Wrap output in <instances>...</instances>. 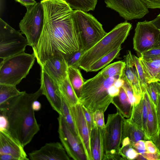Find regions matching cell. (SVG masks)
Instances as JSON below:
<instances>
[{
  "label": "cell",
  "instance_id": "obj_44",
  "mask_svg": "<svg viewBox=\"0 0 160 160\" xmlns=\"http://www.w3.org/2000/svg\"><path fill=\"white\" fill-rule=\"evenodd\" d=\"M151 140L160 152V127L156 133L152 137Z\"/></svg>",
  "mask_w": 160,
  "mask_h": 160
},
{
  "label": "cell",
  "instance_id": "obj_24",
  "mask_svg": "<svg viewBox=\"0 0 160 160\" xmlns=\"http://www.w3.org/2000/svg\"><path fill=\"white\" fill-rule=\"evenodd\" d=\"M61 97L70 106L75 105L80 103L78 97L76 94L67 77L58 84Z\"/></svg>",
  "mask_w": 160,
  "mask_h": 160
},
{
  "label": "cell",
  "instance_id": "obj_54",
  "mask_svg": "<svg viewBox=\"0 0 160 160\" xmlns=\"http://www.w3.org/2000/svg\"></svg>",
  "mask_w": 160,
  "mask_h": 160
},
{
  "label": "cell",
  "instance_id": "obj_37",
  "mask_svg": "<svg viewBox=\"0 0 160 160\" xmlns=\"http://www.w3.org/2000/svg\"><path fill=\"white\" fill-rule=\"evenodd\" d=\"M93 120L95 126L104 128L105 123L104 112L100 110H97L93 113Z\"/></svg>",
  "mask_w": 160,
  "mask_h": 160
},
{
  "label": "cell",
  "instance_id": "obj_45",
  "mask_svg": "<svg viewBox=\"0 0 160 160\" xmlns=\"http://www.w3.org/2000/svg\"><path fill=\"white\" fill-rule=\"evenodd\" d=\"M21 3L26 8L35 4L37 2L35 0H14Z\"/></svg>",
  "mask_w": 160,
  "mask_h": 160
},
{
  "label": "cell",
  "instance_id": "obj_6",
  "mask_svg": "<svg viewBox=\"0 0 160 160\" xmlns=\"http://www.w3.org/2000/svg\"><path fill=\"white\" fill-rule=\"evenodd\" d=\"M36 59L33 53L25 52L2 59L0 63V84L16 86L28 74Z\"/></svg>",
  "mask_w": 160,
  "mask_h": 160
},
{
  "label": "cell",
  "instance_id": "obj_43",
  "mask_svg": "<svg viewBox=\"0 0 160 160\" xmlns=\"http://www.w3.org/2000/svg\"><path fill=\"white\" fill-rule=\"evenodd\" d=\"M8 122L7 117L0 114V131L8 130Z\"/></svg>",
  "mask_w": 160,
  "mask_h": 160
},
{
  "label": "cell",
  "instance_id": "obj_1",
  "mask_svg": "<svg viewBox=\"0 0 160 160\" xmlns=\"http://www.w3.org/2000/svg\"><path fill=\"white\" fill-rule=\"evenodd\" d=\"M42 30L33 53L40 66L57 53L64 56L80 49L72 9L63 0H42Z\"/></svg>",
  "mask_w": 160,
  "mask_h": 160
},
{
  "label": "cell",
  "instance_id": "obj_21",
  "mask_svg": "<svg viewBox=\"0 0 160 160\" xmlns=\"http://www.w3.org/2000/svg\"><path fill=\"white\" fill-rule=\"evenodd\" d=\"M147 108L145 99L142 94L139 103L133 106L131 115L129 119L132 122L144 131L148 136L147 127Z\"/></svg>",
  "mask_w": 160,
  "mask_h": 160
},
{
  "label": "cell",
  "instance_id": "obj_18",
  "mask_svg": "<svg viewBox=\"0 0 160 160\" xmlns=\"http://www.w3.org/2000/svg\"><path fill=\"white\" fill-rule=\"evenodd\" d=\"M24 147L8 130L0 131V154H10L18 160H29Z\"/></svg>",
  "mask_w": 160,
  "mask_h": 160
},
{
  "label": "cell",
  "instance_id": "obj_12",
  "mask_svg": "<svg viewBox=\"0 0 160 160\" xmlns=\"http://www.w3.org/2000/svg\"><path fill=\"white\" fill-rule=\"evenodd\" d=\"M106 6L126 21L140 19L149 11L140 0H104Z\"/></svg>",
  "mask_w": 160,
  "mask_h": 160
},
{
  "label": "cell",
  "instance_id": "obj_13",
  "mask_svg": "<svg viewBox=\"0 0 160 160\" xmlns=\"http://www.w3.org/2000/svg\"><path fill=\"white\" fill-rule=\"evenodd\" d=\"M77 137L84 151L87 160H93L90 145V132L80 103L70 106Z\"/></svg>",
  "mask_w": 160,
  "mask_h": 160
},
{
  "label": "cell",
  "instance_id": "obj_10",
  "mask_svg": "<svg viewBox=\"0 0 160 160\" xmlns=\"http://www.w3.org/2000/svg\"><path fill=\"white\" fill-rule=\"evenodd\" d=\"M160 30L151 21L137 23L133 38V48L140 56L155 47Z\"/></svg>",
  "mask_w": 160,
  "mask_h": 160
},
{
  "label": "cell",
  "instance_id": "obj_2",
  "mask_svg": "<svg viewBox=\"0 0 160 160\" xmlns=\"http://www.w3.org/2000/svg\"><path fill=\"white\" fill-rule=\"evenodd\" d=\"M42 95L40 88L33 93L22 91L0 105V114L5 115L8 121V131L24 147L40 130L32 104Z\"/></svg>",
  "mask_w": 160,
  "mask_h": 160
},
{
  "label": "cell",
  "instance_id": "obj_39",
  "mask_svg": "<svg viewBox=\"0 0 160 160\" xmlns=\"http://www.w3.org/2000/svg\"><path fill=\"white\" fill-rule=\"evenodd\" d=\"M122 87L125 91L128 98L132 106H133L134 105L137 104L136 98L130 86L125 81V82Z\"/></svg>",
  "mask_w": 160,
  "mask_h": 160
},
{
  "label": "cell",
  "instance_id": "obj_29",
  "mask_svg": "<svg viewBox=\"0 0 160 160\" xmlns=\"http://www.w3.org/2000/svg\"><path fill=\"white\" fill-rule=\"evenodd\" d=\"M73 10L87 12L93 11L97 4V0H64Z\"/></svg>",
  "mask_w": 160,
  "mask_h": 160
},
{
  "label": "cell",
  "instance_id": "obj_3",
  "mask_svg": "<svg viewBox=\"0 0 160 160\" xmlns=\"http://www.w3.org/2000/svg\"><path fill=\"white\" fill-rule=\"evenodd\" d=\"M120 78L106 77L100 72L84 82L79 97L80 103L92 112L100 110L104 113L114 98L109 94V88Z\"/></svg>",
  "mask_w": 160,
  "mask_h": 160
},
{
  "label": "cell",
  "instance_id": "obj_34",
  "mask_svg": "<svg viewBox=\"0 0 160 160\" xmlns=\"http://www.w3.org/2000/svg\"><path fill=\"white\" fill-rule=\"evenodd\" d=\"M85 52L81 49L72 54L64 56L68 66L78 68L79 61Z\"/></svg>",
  "mask_w": 160,
  "mask_h": 160
},
{
  "label": "cell",
  "instance_id": "obj_47",
  "mask_svg": "<svg viewBox=\"0 0 160 160\" xmlns=\"http://www.w3.org/2000/svg\"><path fill=\"white\" fill-rule=\"evenodd\" d=\"M156 109L158 117L159 127V128L160 127V88L159 92L158 98L156 105Z\"/></svg>",
  "mask_w": 160,
  "mask_h": 160
},
{
  "label": "cell",
  "instance_id": "obj_35",
  "mask_svg": "<svg viewBox=\"0 0 160 160\" xmlns=\"http://www.w3.org/2000/svg\"><path fill=\"white\" fill-rule=\"evenodd\" d=\"M160 88V85L157 82H152L148 83L145 88L148 93L156 107Z\"/></svg>",
  "mask_w": 160,
  "mask_h": 160
},
{
  "label": "cell",
  "instance_id": "obj_41",
  "mask_svg": "<svg viewBox=\"0 0 160 160\" xmlns=\"http://www.w3.org/2000/svg\"><path fill=\"white\" fill-rule=\"evenodd\" d=\"M148 9H160V0H140Z\"/></svg>",
  "mask_w": 160,
  "mask_h": 160
},
{
  "label": "cell",
  "instance_id": "obj_33",
  "mask_svg": "<svg viewBox=\"0 0 160 160\" xmlns=\"http://www.w3.org/2000/svg\"><path fill=\"white\" fill-rule=\"evenodd\" d=\"M133 58L139 80L142 92H143L145 90L146 87L148 82L146 78L143 69L140 62L139 58L134 55H133Z\"/></svg>",
  "mask_w": 160,
  "mask_h": 160
},
{
  "label": "cell",
  "instance_id": "obj_22",
  "mask_svg": "<svg viewBox=\"0 0 160 160\" xmlns=\"http://www.w3.org/2000/svg\"><path fill=\"white\" fill-rule=\"evenodd\" d=\"M125 137L128 138L131 143L141 140H151L144 131L132 122L129 118H124L122 138Z\"/></svg>",
  "mask_w": 160,
  "mask_h": 160
},
{
  "label": "cell",
  "instance_id": "obj_42",
  "mask_svg": "<svg viewBox=\"0 0 160 160\" xmlns=\"http://www.w3.org/2000/svg\"><path fill=\"white\" fill-rule=\"evenodd\" d=\"M145 148L147 152L151 154H155L159 151L157 148L151 140H147L145 142Z\"/></svg>",
  "mask_w": 160,
  "mask_h": 160
},
{
  "label": "cell",
  "instance_id": "obj_23",
  "mask_svg": "<svg viewBox=\"0 0 160 160\" xmlns=\"http://www.w3.org/2000/svg\"><path fill=\"white\" fill-rule=\"evenodd\" d=\"M113 104L119 112L125 118H130L133 106L125 90L122 87L118 95L113 98Z\"/></svg>",
  "mask_w": 160,
  "mask_h": 160
},
{
  "label": "cell",
  "instance_id": "obj_28",
  "mask_svg": "<svg viewBox=\"0 0 160 160\" xmlns=\"http://www.w3.org/2000/svg\"><path fill=\"white\" fill-rule=\"evenodd\" d=\"M125 65L124 61H118L107 66L100 72L106 77L122 78Z\"/></svg>",
  "mask_w": 160,
  "mask_h": 160
},
{
  "label": "cell",
  "instance_id": "obj_4",
  "mask_svg": "<svg viewBox=\"0 0 160 160\" xmlns=\"http://www.w3.org/2000/svg\"><path fill=\"white\" fill-rule=\"evenodd\" d=\"M132 24L125 21L116 25L94 46L85 51L79 61V67L89 71L91 66L104 55L121 45L126 39Z\"/></svg>",
  "mask_w": 160,
  "mask_h": 160
},
{
  "label": "cell",
  "instance_id": "obj_9",
  "mask_svg": "<svg viewBox=\"0 0 160 160\" xmlns=\"http://www.w3.org/2000/svg\"><path fill=\"white\" fill-rule=\"evenodd\" d=\"M0 19V58L2 59L24 52L29 45L26 37Z\"/></svg>",
  "mask_w": 160,
  "mask_h": 160
},
{
  "label": "cell",
  "instance_id": "obj_48",
  "mask_svg": "<svg viewBox=\"0 0 160 160\" xmlns=\"http://www.w3.org/2000/svg\"><path fill=\"white\" fill-rule=\"evenodd\" d=\"M125 81L122 78L117 79L115 81L114 85L117 88H120L123 86Z\"/></svg>",
  "mask_w": 160,
  "mask_h": 160
},
{
  "label": "cell",
  "instance_id": "obj_52",
  "mask_svg": "<svg viewBox=\"0 0 160 160\" xmlns=\"http://www.w3.org/2000/svg\"><path fill=\"white\" fill-rule=\"evenodd\" d=\"M153 82H160V72H159L157 77L156 78Z\"/></svg>",
  "mask_w": 160,
  "mask_h": 160
},
{
  "label": "cell",
  "instance_id": "obj_53",
  "mask_svg": "<svg viewBox=\"0 0 160 160\" xmlns=\"http://www.w3.org/2000/svg\"><path fill=\"white\" fill-rule=\"evenodd\" d=\"M158 84L160 85V82H157Z\"/></svg>",
  "mask_w": 160,
  "mask_h": 160
},
{
  "label": "cell",
  "instance_id": "obj_49",
  "mask_svg": "<svg viewBox=\"0 0 160 160\" xmlns=\"http://www.w3.org/2000/svg\"><path fill=\"white\" fill-rule=\"evenodd\" d=\"M32 108L35 111H39L41 108V103L37 100L34 101L32 104Z\"/></svg>",
  "mask_w": 160,
  "mask_h": 160
},
{
  "label": "cell",
  "instance_id": "obj_32",
  "mask_svg": "<svg viewBox=\"0 0 160 160\" xmlns=\"http://www.w3.org/2000/svg\"><path fill=\"white\" fill-rule=\"evenodd\" d=\"M119 154L122 160H124L136 159L139 154L131 143L121 144Z\"/></svg>",
  "mask_w": 160,
  "mask_h": 160
},
{
  "label": "cell",
  "instance_id": "obj_14",
  "mask_svg": "<svg viewBox=\"0 0 160 160\" xmlns=\"http://www.w3.org/2000/svg\"><path fill=\"white\" fill-rule=\"evenodd\" d=\"M40 83L42 94L46 97L53 109L61 114V99L58 84L42 69Z\"/></svg>",
  "mask_w": 160,
  "mask_h": 160
},
{
  "label": "cell",
  "instance_id": "obj_38",
  "mask_svg": "<svg viewBox=\"0 0 160 160\" xmlns=\"http://www.w3.org/2000/svg\"><path fill=\"white\" fill-rule=\"evenodd\" d=\"M82 106L85 119L91 132L92 128L94 126L93 120V112L89 110L84 106Z\"/></svg>",
  "mask_w": 160,
  "mask_h": 160
},
{
  "label": "cell",
  "instance_id": "obj_26",
  "mask_svg": "<svg viewBox=\"0 0 160 160\" xmlns=\"http://www.w3.org/2000/svg\"><path fill=\"white\" fill-rule=\"evenodd\" d=\"M68 76L73 88L79 98L84 82L80 70L78 68L69 66L68 70Z\"/></svg>",
  "mask_w": 160,
  "mask_h": 160
},
{
  "label": "cell",
  "instance_id": "obj_50",
  "mask_svg": "<svg viewBox=\"0 0 160 160\" xmlns=\"http://www.w3.org/2000/svg\"><path fill=\"white\" fill-rule=\"evenodd\" d=\"M151 22L160 30V13L154 19L151 21Z\"/></svg>",
  "mask_w": 160,
  "mask_h": 160
},
{
  "label": "cell",
  "instance_id": "obj_46",
  "mask_svg": "<svg viewBox=\"0 0 160 160\" xmlns=\"http://www.w3.org/2000/svg\"><path fill=\"white\" fill-rule=\"evenodd\" d=\"M0 160H18L15 157L9 154H0Z\"/></svg>",
  "mask_w": 160,
  "mask_h": 160
},
{
  "label": "cell",
  "instance_id": "obj_30",
  "mask_svg": "<svg viewBox=\"0 0 160 160\" xmlns=\"http://www.w3.org/2000/svg\"><path fill=\"white\" fill-rule=\"evenodd\" d=\"M22 92L17 88L16 86L0 84V105L19 95Z\"/></svg>",
  "mask_w": 160,
  "mask_h": 160
},
{
  "label": "cell",
  "instance_id": "obj_11",
  "mask_svg": "<svg viewBox=\"0 0 160 160\" xmlns=\"http://www.w3.org/2000/svg\"><path fill=\"white\" fill-rule=\"evenodd\" d=\"M58 120L59 138L68 155L74 160H87L81 142L61 115L59 114Z\"/></svg>",
  "mask_w": 160,
  "mask_h": 160
},
{
  "label": "cell",
  "instance_id": "obj_7",
  "mask_svg": "<svg viewBox=\"0 0 160 160\" xmlns=\"http://www.w3.org/2000/svg\"><path fill=\"white\" fill-rule=\"evenodd\" d=\"M124 118L118 112L108 114L104 129L103 160H122L119 152L122 138Z\"/></svg>",
  "mask_w": 160,
  "mask_h": 160
},
{
  "label": "cell",
  "instance_id": "obj_36",
  "mask_svg": "<svg viewBox=\"0 0 160 160\" xmlns=\"http://www.w3.org/2000/svg\"><path fill=\"white\" fill-rule=\"evenodd\" d=\"M139 57L145 60L160 58V47L152 48L142 54Z\"/></svg>",
  "mask_w": 160,
  "mask_h": 160
},
{
  "label": "cell",
  "instance_id": "obj_17",
  "mask_svg": "<svg viewBox=\"0 0 160 160\" xmlns=\"http://www.w3.org/2000/svg\"><path fill=\"white\" fill-rule=\"evenodd\" d=\"M124 58L125 65L122 78L132 88L138 104L142 98V92L134 63L133 55L130 50H128Z\"/></svg>",
  "mask_w": 160,
  "mask_h": 160
},
{
  "label": "cell",
  "instance_id": "obj_8",
  "mask_svg": "<svg viewBox=\"0 0 160 160\" xmlns=\"http://www.w3.org/2000/svg\"><path fill=\"white\" fill-rule=\"evenodd\" d=\"M27 11L20 22L19 27L25 35L29 45L32 49L36 47L41 34L44 24V11L41 2L26 8Z\"/></svg>",
  "mask_w": 160,
  "mask_h": 160
},
{
  "label": "cell",
  "instance_id": "obj_31",
  "mask_svg": "<svg viewBox=\"0 0 160 160\" xmlns=\"http://www.w3.org/2000/svg\"><path fill=\"white\" fill-rule=\"evenodd\" d=\"M61 115L72 132L77 136V133L73 120L71 113L70 106L61 97Z\"/></svg>",
  "mask_w": 160,
  "mask_h": 160
},
{
  "label": "cell",
  "instance_id": "obj_15",
  "mask_svg": "<svg viewBox=\"0 0 160 160\" xmlns=\"http://www.w3.org/2000/svg\"><path fill=\"white\" fill-rule=\"evenodd\" d=\"M29 158L32 160H69L61 143L58 142L46 143L39 149L28 154Z\"/></svg>",
  "mask_w": 160,
  "mask_h": 160
},
{
  "label": "cell",
  "instance_id": "obj_16",
  "mask_svg": "<svg viewBox=\"0 0 160 160\" xmlns=\"http://www.w3.org/2000/svg\"><path fill=\"white\" fill-rule=\"evenodd\" d=\"M41 67L58 84L68 77V66L63 55L56 53Z\"/></svg>",
  "mask_w": 160,
  "mask_h": 160
},
{
  "label": "cell",
  "instance_id": "obj_20",
  "mask_svg": "<svg viewBox=\"0 0 160 160\" xmlns=\"http://www.w3.org/2000/svg\"><path fill=\"white\" fill-rule=\"evenodd\" d=\"M142 94L145 99L148 109L147 134L151 140L152 137L156 133L159 128L156 107L146 90L142 92Z\"/></svg>",
  "mask_w": 160,
  "mask_h": 160
},
{
  "label": "cell",
  "instance_id": "obj_5",
  "mask_svg": "<svg viewBox=\"0 0 160 160\" xmlns=\"http://www.w3.org/2000/svg\"><path fill=\"white\" fill-rule=\"evenodd\" d=\"M72 18L80 49L85 52L92 47L107 33L101 23L87 12L74 10Z\"/></svg>",
  "mask_w": 160,
  "mask_h": 160
},
{
  "label": "cell",
  "instance_id": "obj_27",
  "mask_svg": "<svg viewBox=\"0 0 160 160\" xmlns=\"http://www.w3.org/2000/svg\"><path fill=\"white\" fill-rule=\"evenodd\" d=\"M118 47L103 56L90 67L89 72H96L104 68L116 58L118 55L121 49Z\"/></svg>",
  "mask_w": 160,
  "mask_h": 160
},
{
  "label": "cell",
  "instance_id": "obj_19",
  "mask_svg": "<svg viewBox=\"0 0 160 160\" xmlns=\"http://www.w3.org/2000/svg\"><path fill=\"white\" fill-rule=\"evenodd\" d=\"M104 129L94 125L90 132V145L93 160L103 159Z\"/></svg>",
  "mask_w": 160,
  "mask_h": 160
},
{
  "label": "cell",
  "instance_id": "obj_25",
  "mask_svg": "<svg viewBox=\"0 0 160 160\" xmlns=\"http://www.w3.org/2000/svg\"><path fill=\"white\" fill-rule=\"evenodd\" d=\"M139 58L148 83L153 82L160 72V58L145 60Z\"/></svg>",
  "mask_w": 160,
  "mask_h": 160
},
{
  "label": "cell",
  "instance_id": "obj_51",
  "mask_svg": "<svg viewBox=\"0 0 160 160\" xmlns=\"http://www.w3.org/2000/svg\"><path fill=\"white\" fill-rule=\"evenodd\" d=\"M160 47V31L158 41L155 44L154 48Z\"/></svg>",
  "mask_w": 160,
  "mask_h": 160
},
{
  "label": "cell",
  "instance_id": "obj_40",
  "mask_svg": "<svg viewBox=\"0 0 160 160\" xmlns=\"http://www.w3.org/2000/svg\"><path fill=\"white\" fill-rule=\"evenodd\" d=\"M145 141L141 140L135 143H131V144L139 154L142 155L147 151L145 148Z\"/></svg>",
  "mask_w": 160,
  "mask_h": 160
}]
</instances>
